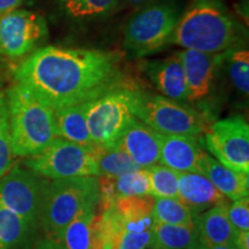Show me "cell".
Segmentation results:
<instances>
[{
  "mask_svg": "<svg viewBox=\"0 0 249 249\" xmlns=\"http://www.w3.org/2000/svg\"><path fill=\"white\" fill-rule=\"evenodd\" d=\"M14 76L53 110L91 101L120 86L123 77L114 52L62 46L37 49Z\"/></svg>",
  "mask_w": 249,
  "mask_h": 249,
  "instance_id": "obj_1",
  "label": "cell"
},
{
  "mask_svg": "<svg viewBox=\"0 0 249 249\" xmlns=\"http://www.w3.org/2000/svg\"><path fill=\"white\" fill-rule=\"evenodd\" d=\"M240 27L223 0H194L179 18L170 44L203 53L238 48Z\"/></svg>",
  "mask_w": 249,
  "mask_h": 249,
  "instance_id": "obj_2",
  "label": "cell"
},
{
  "mask_svg": "<svg viewBox=\"0 0 249 249\" xmlns=\"http://www.w3.org/2000/svg\"><path fill=\"white\" fill-rule=\"evenodd\" d=\"M6 103L14 156H35L58 138L54 110L26 87L18 82L9 87Z\"/></svg>",
  "mask_w": 249,
  "mask_h": 249,
  "instance_id": "obj_3",
  "label": "cell"
},
{
  "mask_svg": "<svg viewBox=\"0 0 249 249\" xmlns=\"http://www.w3.org/2000/svg\"><path fill=\"white\" fill-rule=\"evenodd\" d=\"M99 200L97 177H75L48 181L39 220L48 238L60 240L65 227L92 201Z\"/></svg>",
  "mask_w": 249,
  "mask_h": 249,
  "instance_id": "obj_4",
  "label": "cell"
},
{
  "mask_svg": "<svg viewBox=\"0 0 249 249\" xmlns=\"http://www.w3.org/2000/svg\"><path fill=\"white\" fill-rule=\"evenodd\" d=\"M135 89L123 85L86 102V120L95 147L117 144L135 119Z\"/></svg>",
  "mask_w": 249,
  "mask_h": 249,
  "instance_id": "obj_5",
  "label": "cell"
},
{
  "mask_svg": "<svg viewBox=\"0 0 249 249\" xmlns=\"http://www.w3.org/2000/svg\"><path fill=\"white\" fill-rule=\"evenodd\" d=\"M135 117L156 132L165 135H203L208 128L201 112L185 103L135 89Z\"/></svg>",
  "mask_w": 249,
  "mask_h": 249,
  "instance_id": "obj_6",
  "label": "cell"
},
{
  "mask_svg": "<svg viewBox=\"0 0 249 249\" xmlns=\"http://www.w3.org/2000/svg\"><path fill=\"white\" fill-rule=\"evenodd\" d=\"M180 18L171 2H156L130 18L124 28V48L134 58L150 55L170 45Z\"/></svg>",
  "mask_w": 249,
  "mask_h": 249,
  "instance_id": "obj_7",
  "label": "cell"
},
{
  "mask_svg": "<svg viewBox=\"0 0 249 249\" xmlns=\"http://www.w3.org/2000/svg\"><path fill=\"white\" fill-rule=\"evenodd\" d=\"M24 165L28 170L51 180L98 177L92 151L60 138L39 154L27 157Z\"/></svg>",
  "mask_w": 249,
  "mask_h": 249,
  "instance_id": "obj_8",
  "label": "cell"
},
{
  "mask_svg": "<svg viewBox=\"0 0 249 249\" xmlns=\"http://www.w3.org/2000/svg\"><path fill=\"white\" fill-rule=\"evenodd\" d=\"M204 140L220 164L235 172L249 173V126L244 117H229L209 124Z\"/></svg>",
  "mask_w": 249,
  "mask_h": 249,
  "instance_id": "obj_9",
  "label": "cell"
},
{
  "mask_svg": "<svg viewBox=\"0 0 249 249\" xmlns=\"http://www.w3.org/2000/svg\"><path fill=\"white\" fill-rule=\"evenodd\" d=\"M48 180L30 170L12 166L0 178V205L17 213L30 227L39 220Z\"/></svg>",
  "mask_w": 249,
  "mask_h": 249,
  "instance_id": "obj_10",
  "label": "cell"
},
{
  "mask_svg": "<svg viewBox=\"0 0 249 249\" xmlns=\"http://www.w3.org/2000/svg\"><path fill=\"white\" fill-rule=\"evenodd\" d=\"M45 18L36 12L13 9L0 15V54L18 59L33 53L48 38Z\"/></svg>",
  "mask_w": 249,
  "mask_h": 249,
  "instance_id": "obj_11",
  "label": "cell"
},
{
  "mask_svg": "<svg viewBox=\"0 0 249 249\" xmlns=\"http://www.w3.org/2000/svg\"><path fill=\"white\" fill-rule=\"evenodd\" d=\"M185 71L187 101L198 103L204 101L213 91L218 67L224 64V53H203L194 50L178 52Z\"/></svg>",
  "mask_w": 249,
  "mask_h": 249,
  "instance_id": "obj_12",
  "label": "cell"
},
{
  "mask_svg": "<svg viewBox=\"0 0 249 249\" xmlns=\"http://www.w3.org/2000/svg\"><path fill=\"white\" fill-rule=\"evenodd\" d=\"M119 144L130 160L141 169H148L160 164V133L138 118L132 120L121 138Z\"/></svg>",
  "mask_w": 249,
  "mask_h": 249,
  "instance_id": "obj_13",
  "label": "cell"
},
{
  "mask_svg": "<svg viewBox=\"0 0 249 249\" xmlns=\"http://www.w3.org/2000/svg\"><path fill=\"white\" fill-rule=\"evenodd\" d=\"M198 138L185 135H165L160 133V164L177 172L201 173V149Z\"/></svg>",
  "mask_w": 249,
  "mask_h": 249,
  "instance_id": "obj_14",
  "label": "cell"
},
{
  "mask_svg": "<svg viewBox=\"0 0 249 249\" xmlns=\"http://www.w3.org/2000/svg\"><path fill=\"white\" fill-rule=\"evenodd\" d=\"M144 71L165 97L180 103L187 102L185 71L178 52L164 59L148 61Z\"/></svg>",
  "mask_w": 249,
  "mask_h": 249,
  "instance_id": "obj_15",
  "label": "cell"
},
{
  "mask_svg": "<svg viewBox=\"0 0 249 249\" xmlns=\"http://www.w3.org/2000/svg\"><path fill=\"white\" fill-rule=\"evenodd\" d=\"M178 193L179 200L197 214L214 205L229 204L225 196L201 173L178 172Z\"/></svg>",
  "mask_w": 249,
  "mask_h": 249,
  "instance_id": "obj_16",
  "label": "cell"
},
{
  "mask_svg": "<svg viewBox=\"0 0 249 249\" xmlns=\"http://www.w3.org/2000/svg\"><path fill=\"white\" fill-rule=\"evenodd\" d=\"M230 204L214 205L195 218L198 244L207 246H235L236 231L227 214Z\"/></svg>",
  "mask_w": 249,
  "mask_h": 249,
  "instance_id": "obj_17",
  "label": "cell"
},
{
  "mask_svg": "<svg viewBox=\"0 0 249 249\" xmlns=\"http://www.w3.org/2000/svg\"><path fill=\"white\" fill-rule=\"evenodd\" d=\"M201 172L229 200L236 201L248 197V174L235 172L224 166L204 150L201 156Z\"/></svg>",
  "mask_w": 249,
  "mask_h": 249,
  "instance_id": "obj_18",
  "label": "cell"
},
{
  "mask_svg": "<svg viewBox=\"0 0 249 249\" xmlns=\"http://www.w3.org/2000/svg\"><path fill=\"white\" fill-rule=\"evenodd\" d=\"M97 201H92L65 227L59 242L66 249H95Z\"/></svg>",
  "mask_w": 249,
  "mask_h": 249,
  "instance_id": "obj_19",
  "label": "cell"
},
{
  "mask_svg": "<svg viewBox=\"0 0 249 249\" xmlns=\"http://www.w3.org/2000/svg\"><path fill=\"white\" fill-rule=\"evenodd\" d=\"M58 138L73 142L92 151L95 149L86 120V103L54 110Z\"/></svg>",
  "mask_w": 249,
  "mask_h": 249,
  "instance_id": "obj_20",
  "label": "cell"
},
{
  "mask_svg": "<svg viewBox=\"0 0 249 249\" xmlns=\"http://www.w3.org/2000/svg\"><path fill=\"white\" fill-rule=\"evenodd\" d=\"M92 155L98 167V177L114 179L141 169L130 160L119 142L111 147H96Z\"/></svg>",
  "mask_w": 249,
  "mask_h": 249,
  "instance_id": "obj_21",
  "label": "cell"
},
{
  "mask_svg": "<svg viewBox=\"0 0 249 249\" xmlns=\"http://www.w3.org/2000/svg\"><path fill=\"white\" fill-rule=\"evenodd\" d=\"M197 244L195 226L155 223L151 249H194Z\"/></svg>",
  "mask_w": 249,
  "mask_h": 249,
  "instance_id": "obj_22",
  "label": "cell"
},
{
  "mask_svg": "<svg viewBox=\"0 0 249 249\" xmlns=\"http://www.w3.org/2000/svg\"><path fill=\"white\" fill-rule=\"evenodd\" d=\"M195 213L179 198H155L152 217L156 223L167 225L195 226Z\"/></svg>",
  "mask_w": 249,
  "mask_h": 249,
  "instance_id": "obj_23",
  "label": "cell"
},
{
  "mask_svg": "<svg viewBox=\"0 0 249 249\" xmlns=\"http://www.w3.org/2000/svg\"><path fill=\"white\" fill-rule=\"evenodd\" d=\"M120 0H59L62 11L76 20L104 17L119 5Z\"/></svg>",
  "mask_w": 249,
  "mask_h": 249,
  "instance_id": "obj_24",
  "label": "cell"
},
{
  "mask_svg": "<svg viewBox=\"0 0 249 249\" xmlns=\"http://www.w3.org/2000/svg\"><path fill=\"white\" fill-rule=\"evenodd\" d=\"M224 62L232 85L239 92L247 96L249 92V52L242 48H235L225 52Z\"/></svg>",
  "mask_w": 249,
  "mask_h": 249,
  "instance_id": "obj_25",
  "label": "cell"
},
{
  "mask_svg": "<svg viewBox=\"0 0 249 249\" xmlns=\"http://www.w3.org/2000/svg\"><path fill=\"white\" fill-rule=\"evenodd\" d=\"M30 230L26 220L0 205V249H12Z\"/></svg>",
  "mask_w": 249,
  "mask_h": 249,
  "instance_id": "obj_26",
  "label": "cell"
},
{
  "mask_svg": "<svg viewBox=\"0 0 249 249\" xmlns=\"http://www.w3.org/2000/svg\"><path fill=\"white\" fill-rule=\"evenodd\" d=\"M154 198H179L178 172L161 164L148 167Z\"/></svg>",
  "mask_w": 249,
  "mask_h": 249,
  "instance_id": "obj_27",
  "label": "cell"
},
{
  "mask_svg": "<svg viewBox=\"0 0 249 249\" xmlns=\"http://www.w3.org/2000/svg\"><path fill=\"white\" fill-rule=\"evenodd\" d=\"M112 188H113L116 200L118 197H124V196L151 195L148 170L139 169L112 179Z\"/></svg>",
  "mask_w": 249,
  "mask_h": 249,
  "instance_id": "obj_28",
  "label": "cell"
},
{
  "mask_svg": "<svg viewBox=\"0 0 249 249\" xmlns=\"http://www.w3.org/2000/svg\"><path fill=\"white\" fill-rule=\"evenodd\" d=\"M14 154L12 150L9 134L7 103L0 108V178L13 166Z\"/></svg>",
  "mask_w": 249,
  "mask_h": 249,
  "instance_id": "obj_29",
  "label": "cell"
},
{
  "mask_svg": "<svg viewBox=\"0 0 249 249\" xmlns=\"http://www.w3.org/2000/svg\"><path fill=\"white\" fill-rule=\"evenodd\" d=\"M152 242L154 229L145 231H124L121 233L117 249H151Z\"/></svg>",
  "mask_w": 249,
  "mask_h": 249,
  "instance_id": "obj_30",
  "label": "cell"
},
{
  "mask_svg": "<svg viewBox=\"0 0 249 249\" xmlns=\"http://www.w3.org/2000/svg\"><path fill=\"white\" fill-rule=\"evenodd\" d=\"M227 214L233 229L238 232H249V200L248 197L233 201L227 208Z\"/></svg>",
  "mask_w": 249,
  "mask_h": 249,
  "instance_id": "obj_31",
  "label": "cell"
},
{
  "mask_svg": "<svg viewBox=\"0 0 249 249\" xmlns=\"http://www.w3.org/2000/svg\"><path fill=\"white\" fill-rule=\"evenodd\" d=\"M23 0H0V15L17 9Z\"/></svg>",
  "mask_w": 249,
  "mask_h": 249,
  "instance_id": "obj_32",
  "label": "cell"
},
{
  "mask_svg": "<svg viewBox=\"0 0 249 249\" xmlns=\"http://www.w3.org/2000/svg\"><path fill=\"white\" fill-rule=\"evenodd\" d=\"M234 245L238 249H249V232L236 233Z\"/></svg>",
  "mask_w": 249,
  "mask_h": 249,
  "instance_id": "obj_33",
  "label": "cell"
},
{
  "mask_svg": "<svg viewBox=\"0 0 249 249\" xmlns=\"http://www.w3.org/2000/svg\"><path fill=\"white\" fill-rule=\"evenodd\" d=\"M34 249H66L60 242L51 240V239H45V240L39 241Z\"/></svg>",
  "mask_w": 249,
  "mask_h": 249,
  "instance_id": "obj_34",
  "label": "cell"
},
{
  "mask_svg": "<svg viewBox=\"0 0 249 249\" xmlns=\"http://www.w3.org/2000/svg\"><path fill=\"white\" fill-rule=\"evenodd\" d=\"M194 249H236L235 246H207L197 244Z\"/></svg>",
  "mask_w": 249,
  "mask_h": 249,
  "instance_id": "obj_35",
  "label": "cell"
},
{
  "mask_svg": "<svg viewBox=\"0 0 249 249\" xmlns=\"http://www.w3.org/2000/svg\"><path fill=\"white\" fill-rule=\"evenodd\" d=\"M129 5L132 6H141L147 4V2L150 1V0H126Z\"/></svg>",
  "mask_w": 249,
  "mask_h": 249,
  "instance_id": "obj_36",
  "label": "cell"
},
{
  "mask_svg": "<svg viewBox=\"0 0 249 249\" xmlns=\"http://www.w3.org/2000/svg\"><path fill=\"white\" fill-rule=\"evenodd\" d=\"M6 104V91L0 87V108Z\"/></svg>",
  "mask_w": 249,
  "mask_h": 249,
  "instance_id": "obj_37",
  "label": "cell"
},
{
  "mask_svg": "<svg viewBox=\"0 0 249 249\" xmlns=\"http://www.w3.org/2000/svg\"><path fill=\"white\" fill-rule=\"evenodd\" d=\"M236 249H238V248H236Z\"/></svg>",
  "mask_w": 249,
  "mask_h": 249,
  "instance_id": "obj_38",
  "label": "cell"
}]
</instances>
